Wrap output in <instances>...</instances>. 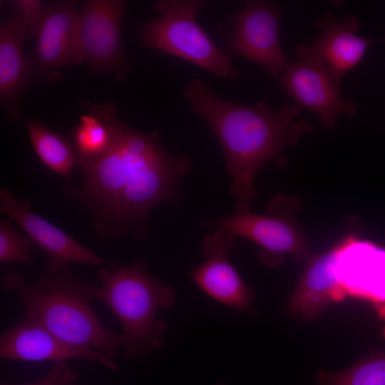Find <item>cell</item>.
<instances>
[{"mask_svg": "<svg viewBox=\"0 0 385 385\" xmlns=\"http://www.w3.org/2000/svg\"><path fill=\"white\" fill-rule=\"evenodd\" d=\"M192 165L189 156L173 155L163 147L159 131L143 133L118 119L108 151L81 168L83 189L68 191L91 210L101 237L131 233L141 240L148 235L149 212L179 199L180 182Z\"/></svg>", "mask_w": 385, "mask_h": 385, "instance_id": "6da1fadb", "label": "cell"}, {"mask_svg": "<svg viewBox=\"0 0 385 385\" xmlns=\"http://www.w3.org/2000/svg\"><path fill=\"white\" fill-rule=\"evenodd\" d=\"M182 94L221 145L238 214L250 212L255 196L254 182L261 168L271 161L283 163L284 150L315 128L297 119L300 113L297 106H284L275 111L264 101L237 103L219 97L197 78L182 90Z\"/></svg>", "mask_w": 385, "mask_h": 385, "instance_id": "7a4b0ae2", "label": "cell"}, {"mask_svg": "<svg viewBox=\"0 0 385 385\" xmlns=\"http://www.w3.org/2000/svg\"><path fill=\"white\" fill-rule=\"evenodd\" d=\"M2 287L19 297L24 317L68 343L92 347L115 359L121 337L108 329L94 312L96 287L78 279L69 265L39 274L32 284L25 283L20 271L10 272L4 277Z\"/></svg>", "mask_w": 385, "mask_h": 385, "instance_id": "3957f363", "label": "cell"}, {"mask_svg": "<svg viewBox=\"0 0 385 385\" xmlns=\"http://www.w3.org/2000/svg\"><path fill=\"white\" fill-rule=\"evenodd\" d=\"M98 278L101 284L96 287V299L120 322L125 356L136 359L161 348L168 325L157 314L160 309L173 306L174 290L151 275L140 260L101 268Z\"/></svg>", "mask_w": 385, "mask_h": 385, "instance_id": "277c9868", "label": "cell"}, {"mask_svg": "<svg viewBox=\"0 0 385 385\" xmlns=\"http://www.w3.org/2000/svg\"><path fill=\"white\" fill-rule=\"evenodd\" d=\"M204 0H161L155 2L158 16L140 26L142 45L156 49L212 73L217 77L238 78L232 56L220 50L199 24L197 16Z\"/></svg>", "mask_w": 385, "mask_h": 385, "instance_id": "5b68a950", "label": "cell"}, {"mask_svg": "<svg viewBox=\"0 0 385 385\" xmlns=\"http://www.w3.org/2000/svg\"><path fill=\"white\" fill-rule=\"evenodd\" d=\"M297 205L295 198L277 195L267 205L269 215L237 213L216 221L214 227L259 245L260 258L270 267L279 265L285 255L301 261L309 256L310 247L292 215Z\"/></svg>", "mask_w": 385, "mask_h": 385, "instance_id": "8992f818", "label": "cell"}, {"mask_svg": "<svg viewBox=\"0 0 385 385\" xmlns=\"http://www.w3.org/2000/svg\"><path fill=\"white\" fill-rule=\"evenodd\" d=\"M126 1H84L79 13L80 45L83 61L93 74L112 73L123 79L132 64L126 58L121 38V24Z\"/></svg>", "mask_w": 385, "mask_h": 385, "instance_id": "52a82bcc", "label": "cell"}, {"mask_svg": "<svg viewBox=\"0 0 385 385\" xmlns=\"http://www.w3.org/2000/svg\"><path fill=\"white\" fill-rule=\"evenodd\" d=\"M281 10L272 3L247 1L234 18L226 38V52L244 57L279 78L289 63L279 38Z\"/></svg>", "mask_w": 385, "mask_h": 385, "instance_id": "ba28073f", "label": "cell"}, {"mask_svg": "<svg viewBox=\"0 0 385 385\" xmlns=\"http://www.w3.org/2000/svg\"><path fill=\"white\" fill-rule=\"evenodd\" d=\"M336 245L334 272L344 299L368 302L385 321V247L353 235Z\"/></svg>", "mask_w": 385, "mask_h": 385, "instance_id": "9c48e42d", "label": "cell"}, {"mask_svg": "<svg viewBox=\"0 0 385 385\" xmlns=\"http://www.w3.org/2000/svg\"><path fill=\"white\" fill-rule=\"evenodd\" d=\"M277 79L299 105L318 115L327 130L333 128L339 115H353L356 112V105L341 95L342 76L322 61L292 62Z\"/></svg>", "mask_w": 385, "mask_h": 385, "instance_id": "30bf717a", "label": "cell"}, {"mask_svg": "<svg viewBox=\"0 0 385 385\" xmlns=\"http://www.w3.org/2000/svg\"><path fill=\"white\" fill-rule=\"evenodd\" d=\"M34 37L36 78H44L59 68L83 62L79 13L73 2L58 1L45 4Z\"/></svg>", "mask_w": 385, "mask_h": 385, "instance_id": "8fae6325", "label": "cell"}, {"mask_svg": "<svg viewBox=\"0 0 385 385\" xmlns=\"http://www.w3.org/2000/svg\"><path fill=\"white\" fill-rule=\"evenodd\" d=\"M0 212L15 222L46 255L45 272L79 263L104 265L106 261L67 233L34 212L29 202L16 198L10 191H0Z\"/></svg>", "mask_w": 385, "mask_h": 385, "instance_id": "7c38bea8", "label": "cell"}, {"mask_svg": "<svg viewBox=\"0 0 385 385\" xmlns=\"http://www.w3.org/2000/svg\"><path fill=\"white\" fill-rule=\"evenodd\" d=\"M0 357L27 362L51 361L52 363L81 359L98 363L111 371L118 369L115 359L103 352L68 343L37 322L26 317L1 335Z\"/></svg>", "mask_w": 385, "mask_h": 385, "instance_id": "4fadbf2b", "label": "cell"}, {"mask_svg": "<svg viewBox=\"0 0 385 385\" xmlns=\"http://www.w3.org/2000/svg\"><path fill=\"white\" fill-rule=\"evenodd\" d=\"M234 240L235 235L221 230L206 235L201 242L206 260L192 270L190 276L213 299L239 312H249L253 308L252 292L228 258Z\"/></svg>", "mask_w": 385, "mask_h": 385, "instance_id": "5bb4252c", "label": "cell"}, {"mask_svg": "<svg viewBox=\"0 0 385 385\" xmlns=\"http://www.w3.org/2000/svg\"><path fill=\"white\" fill-rule=\"evenodd\" d=\"M316 26L322 29V34L310 45H298L296 56L299 61H322L340 76L359 62L371 42L355 34L359 21L354 14L341 19L327 13Z\"/></svg>", "mask_w": 385, "mask_h": 385, "instance_id": "9a60e30c", "label": "cell"}, {"mask_svg": "<svg viewBox=\"0 0 385 385\" xmlns=\"http://www.w3.org/2000/svg\"><path fill=\"white\" fill-rule=\"evenodd\" d=\"M27 38L29 31L14 9L0 27L1 106L13 119L20 115L19 103L31 77V61L23 49Z\"/></svg>", "mask_w": 385, "mask_h": 385, "instance_id": "2e32d148", "label": "cell"}, {"mask_svg": "<svg viewBox=\"0 0 385 385\" xmlns=\"http://www.w3.org/2000/svg\"><path fill=\"white\" fill-rule=\"evenodd\" d=\"M337 245L311 257L287 305L289 313L311 320L331 304L344 301L334 272Z\"/></svg>", "mask_w": 385, "mask_h": 385, "instance_id": "e0dca14e", "label": "cell"}, {"mask_svg": "<svg viewBox=\"0 0 385 385\" xmlns=\"http://www.w3.org/2000/svg\"><path fill=\"white\" fill-rule=\"evenodd\" d=\"M82 103L88 113L81 116L72 130L71 139L81 168L97 161L108 151L119 119L116 107L111 103L99 105L83 100Z\"/></svg>", "mask_w": 385, "mask_h": 385, "instance_id": "ac0fdd59", "label": "cell"}, {"mask_svg": "<svg viewBox=\"0 0 385 385\" xmlns=\"http://www.w3.org/2000/svg\"><path fill=\"white\" fill-rule=\"evenodd\" d=\"M24 124L40 161L69 180L73 168L78 165V157L71 140L46 127L36 118L24 120Z\"/></svg>", "mask_w": 385, "mask_h": 385, "instance_id": "d6986e66", "label": "cell"}, {"mask_svg": "<svg viewBox=\"0 0 385 385\" xmlns=\"http://www.w3.org/2000/svg\"><path fill=\"white\" fill-rule=\"evenodd\" d=\"M317 385H385V353L371 354L349 368L317 374Z\"/></svg>", "mask_w": 385, "mask_h": 385, "instance_id": "ffe728a7", "label": "cell"}, {"mask_svg": "<svg viewBox=\"0 0 385 385\" xmlns=\"http://www.w3.org/2000/svg\"><path fill=\"white\" fill-rule=\"evenodd\" d=\"M34 243L26 235L18 232L10 219L0 222V263L33 265L31 249Z\"/></svg>", "mask_w": 385, "mask_h": 385, "instance_id": "44dd1931", "label": "cell"}, {"mask_svg": "<svg viewBox=\"0 0 385 385\" xmlns=\"http://www.w3.org/2000/svg\"><path fill=\"white\" fill-rule=\"evenodd\" d=\"M78 375L71 370L66 361L52 363L49 371L41 379L27 384H12L1 382L0 385H78Z\"/></svg>", "mask_w": 385, "mask_h": 385, "instance_id": "7402d4cb", "label": "cell"}, {"mask_svg": "<svg viewBox=\"0 0 385 385\" xmlns=\"http://www.w3.org/2000/svg\"><path fill=\"white\" fill-rule=\"evenodd\" d=\"M13 4L26 26L31 37H34L43 12L45 6L43 1L40 0H16Z\"/></svg>", "mask_w": 385, "mask_h": 385, "instance_id": "603a6c76", "label": "cell"}, {"mask_svg": "<svg viewBox=\"0 0 385 385\" xmlns=\"http://www.w3.org/2000/svg\"><path fill=\"white\" fill-rule=\"evenodd\" d=\"M216 385H226V384L223 382H219Z\"/></svg>", "mask_w": 385, "mask_h": 385, "instance_id": "cb8c5ba5", "label": "cell"}]
</instances>
